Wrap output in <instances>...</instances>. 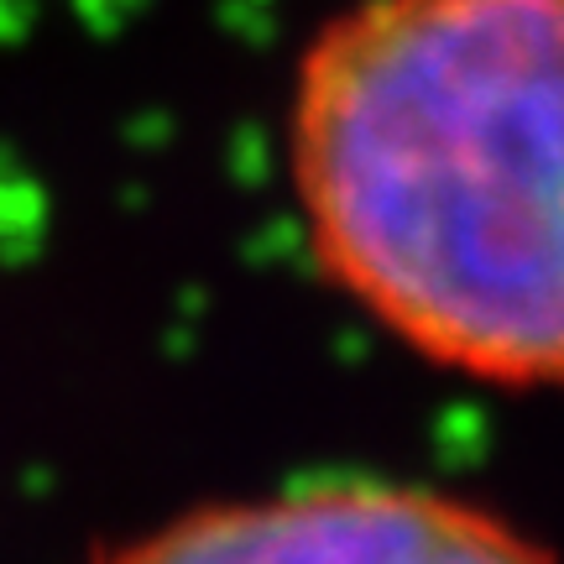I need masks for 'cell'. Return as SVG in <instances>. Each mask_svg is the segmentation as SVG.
Masks as SVG:
<instances>
[{
  "label": "cell",
  "instance_id": "1",
  "mask_svg": "<svg viewBox=\"0 0 564 564\" xmlns=\"http://www.w3.org/2000/svg\"><path fill=\"white\" fill-rule=\"evenodd\" d=\"M293 183L329 282L429 361L564 382V0H361L303 53Z\"/></svg>",
  "mask_w": 564,
  "mask_h": 564
},
{
  "label": "cell",
  "instance_id": "2",
  "mask_svg": "<svg viewBox=\"0 0 564 564\" xmlns=\"http://www.w3.org/2000/svg\"><path fill=\"white\" fill-rule=\"evenodd\" d=\"M100 564H554L502 518L419 486H303L183 512Z\"/></svg>",
  "mask_w": 564,
  "mask_h": 564
}]
</instances>
